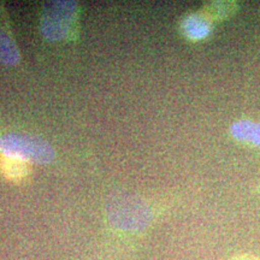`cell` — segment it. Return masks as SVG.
<instances>
[{"mask_svg":"<svg viewBox=\"0 0 260 260\" xmlns=\"http://www.w3.org/2000/svg\"><path fill=\"white\" fill-rule=\"evenodd\" d=\"M75 16H76L75 3H48L44 8V14H42V34L50 40H61L73 27Z\"/></svg>","mask_w":260,"mask_h":260,"instance_id":"obj_3","label":"cell"},{"mask_svg":"<svg viewBox=\"0 0 260 260\" xmlns=\"http://www.w3.org/2000/svg\"><path fill=\"white\" fill-rule=\"evenodd\" d=\"M182 32L191 41L203 40L209 37L212 29L211 18L205 14H191L183 18L181 24Z\"/></svg>","mask_w":260,"mask_h":260,"instance_id":"obj_4","label":"cell"},{"mask_svg":"<svg viewBox=\"0 0 260 260\" xmlns=\"http://www.w3.org/2000/svg\"><path fill=\"white\" fill-rule=\"evenodd\" d=\"M110 222L118 229L140 232L152 219V210L144 200L133 197H123L113 200L107 209Z\"/></svg>","mask_w":260,"mask_h":260,"instance_id":"obj_2","label":"cell"},{"mask_svg":"<svg viewBox=\"0 0 260 260\" xmlns=\"http://www.w3.org/2000/svg\"><path fill=\"white\" fill-rule=\"evenodd\" d=\"M236 9V4L232 2H216L212 3L209 8H207V16L210 18H214V19H223L228 17L235 11Z\"/></svg>","mask_w":260,"mask_h":260,"instance_id":"obj_8","label":"cell"},{"mask_svg":"<svg viewBox=\"0 0 260 260\" xmlns=\"http://www.w3.org/2000/svg\"><path fill=\"white\" fill-rule=\"evenodd\" d=\"M230 134L239 141L260 147V122L239 119L230 125Z\"/></svg>","mask_w":260,"mask_h":260,"instance_id":"obj_5","label":"cell"},{"mask_svg":"<svg viewBox=\"0 0 260 260\" xmlns=\"http://www.w3.org/2000/svg\"><path fill=\"white\" fill-rule=\"evenodd\" d=\"M232 260H260V258H258V256H254V255L245 254V255L235 256V258L232 259Z\"/></svg>","mask_w":260,"mask_h":260,"instance_id":"obj_9","label":"cell"},{"mask_svg":"<svg viewBox=\"0 0 260 260\" xmlns=\"http://www.w3.org/2000/svg\"><path fill=\"white\" fill-rule=\"evenodd\" d=\"M19 60V52L11 37L0 27V61L14 65Z\"/></svg>","mask_w":260,"mask_h":260,"instance_id":"obj_7","label":"cell"},{"mask_svg":"<svg viewBox=\"0 0 260 260\" xmlns=\"http://www.w3.org/2000/svg\"><path fill=\"white\" fill-rule=\"evenodd\" d=\"M0 170L8 180L18 182L24 180L29 175V162L3 155L0 160Z\"/></svg>","mask_w":260,"mask_h":260,"instance_id":"obj_6","label":"cell"},{"mask_svg":"<svg viewBox=\"0 0 260 260\" xmlns=\"http://www.w3.org/2000/svg\"><path fill=\"white\" fill-rule=\"evenodd\" d=\"M0 152L6 157L21 159L29 164H47L56 157L48 142L22 133H5L0 136Z\"/></svg>","mask_w":260,"mask_h":260,"instance_id":"obj_1","label":"cell"}]
</instances>
